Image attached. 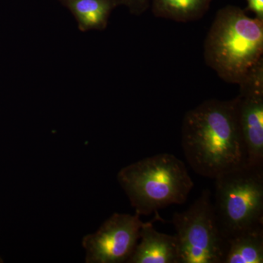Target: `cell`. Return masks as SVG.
I'll return each mask as SVG.
<instances>
[{"label":"cell","mask_w":263,"mask_h":263,"mask_svg":"<svg viewBox=\"0 0 263 263\" xmlns=\"http://www.w3.org/2000/svg\"><path fill=\"white\" fill-rule=\"evenodd\" d=\"M181 146L192 169L209 179L247 165L236 98L205 100L186 112Z\"/></svg>","instance_id":"cell-1"},{"label":"cell","mask_w":263,"mask_h":263,"mask_svg":"<svg viewBox=\"0 0 263 263\" xmlns=\"http://www.w3.org/2000/svg\"><path fill=\"white\" fill-rule=\"evenodd\" d=\"M263 20L238 7L219 10L204 43V59L220 79L239 84L263 58Z\"/></svg>","instance_id":"cell-2"},{"label":"cell","mask_w":263,"mask_h":263,"mask_svg":"<svg viewBox=\"0 0 263 263\" xmlns=\"http://www.w3.org/2000/svg\"><path fill=\"white\" fill-rule=\"evenodd\" d=\"M118 181L136 214L148 216L187 200L194 186L184 163L171 154L146 157L120 170Z\"/></svg>","instance_id":"cell-3"},{"label":"cell","mask_w":263,"mask_h":263,"mask_svg":"<svg viewBox=\"0 0 263 263\" xmlns=\"http://www.w3.org/2000/svg\"><path fill=\"white\" fill-rule=\"evenodd\" d=\"M216 220L227 240L263 228V167L245 165L215 179Z\"/></svg>","instance_id":"cell-4"},{"label":"cell","mask_w":263,"mask_h":263,"mask_svg":"<svg viewBox=\"0 0 263 263\" xmlns=\"http://www.w3.org/2000/svg\"><path fill=\"white\" fill-rule=\"evenodd\" d=\"M210 190L182 212H175L172 224L179 248V263H223L228 240L216 220Z\"/></svg>","instance_id":"cell-5"},{"label":"cell","mask_w":263,"mask_h":263,"mask_svg":"<svg viewBox=\"0 0 263 263\" xmlns=\"http://www.w3.org/2000/svg\"><path fill=\"white\" fill-rule=\"evenodd\" d=\"M138 214L115 213L94 233L83 238L86 262H127L140 238L143 221Z\"/></svg>","instance_id":"cell-6"},{"label":"cell","mask_w":263,"mask_h":263,"mask_svg":"<svg viewBox=\"0 0 263 263\" xmlns=\"http://www.w3.org/2000/svg\"><path fill=\"white\" fill-rule=\"evenodd\" d=\"M238 85L235 98L248 165L263 167V60Z\"/></svg>","instance_id":"cell-7"},{"label":"cell","mask_w":263,"mask_h":263,"mask_svg":"<svg viewBox=\"0 0 263 263\" xmlns=\"http://www.w3.org/2000/svg\"><path fill=\"white\" fill-rule=\"evenodd\" d=\"M129 263H179V248L176 235L160 233L152 221L143 223L140 238Z\"/></svg>","instance_id":"cell-8"},{"label":"cell","mask_w":263,"mask_h":263,"mask_svg":"<svg viewBox=\"0 0 263 263\" xmlns=\"http://www.w3.org/2000/svg\"><path fill=\"white\" fill-rule=\"evenodd\" d=\"M75 17L79 30H104L112 10L117 5L114 0H60Z\"/></svg>","instance_id":"cell-9"},{"label":"cell","mask_w":263,"mask_h":263,"mask_svg":"<svg viewBox=\"0 0 263 263\" xmlns=\"http://www.w3.org/2000/svg\"><path fill=\"white\" fill-rule=\"evenodd\" d=\"M223 263H262L263 228L247 230L228 240Z\"/></svg>","instance_id":"cell-10"},{"label":"cell","mask_w":263,"mask_h":263,"mask_svg":"<svg viewBox=\"0 0 263 263\" xmlns=\"http://www.w3.org/2000/svg\"><path fill=\"white\" fill-rule=\"evenodd\" d=\"M212 0H153L152 10L157 17L179 22L198 20L209 9Z\"/></svg>","instance_id":"cell-11"},{"label":"cell","mask_w":263,"mask_h":263,"mask_svg":"<svg viewBox=\"0 0 263 263\" xmlns=\"http://www.w3.org/2000/svg\"><path fill=\"white\" fill-rule=\"evenodd\" d=\"M116 5H125L133 14L143 13L148 6L149 0H114Z\"/></svg>","instance_id":"cell-12"},{"label":"cell","mask_w":263,"mask_h":263,"mask_svg":"<svg viewBox=\"0 0 263 263\" xmlns=\"http://www.w3.org/2000/svg\"><path fill=\"white\" fill-rule=\"evenodd\" d=\"M247 9L253 12L256 18L263 20V0H247Z\"/></svg>","instance_id":"cell-13"},{"label":"cell","mask_w":263,"mask_h":263,"mask_svg":"<svg viewBox=\"0 0 263 263\" xmlns=\"http://www.w3.org/2000/svg\"><path fill=\"white\" fill-rule=\"evenodd\" d=\"M3 262V260H2L1 259H0V262Z\"/></svg>","instance_id":"cell-14"}]
</instances>
